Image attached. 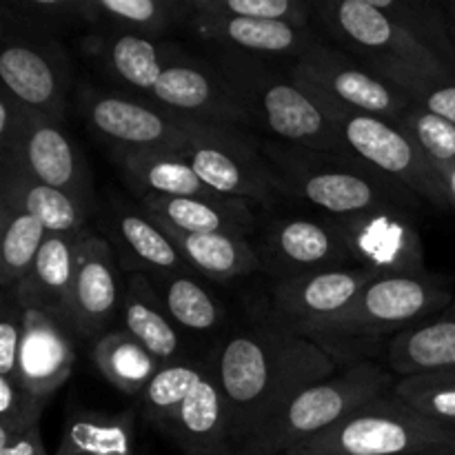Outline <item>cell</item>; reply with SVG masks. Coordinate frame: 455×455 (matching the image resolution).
Instances as JSON below:
<instances>
[{
  "instance_id": "1",
  "label": "cell",
  "mask_w": 455,
  "mask_h": 455,
  "mask_svg": "<svg viewBox=\"0 0 455 455\" xmlns=\"http://www.w3.org/2000/svg\"><path fill=\"white\" fill-rule=\"evenodd\" d=\"M238 453L300 391L338 373V364L296 329L265 320L234 333L213 355Z\"/></svg>"
},
{
  "instance_id": "2",
  "label": "cell",
  "mask_w": 455,
  "mask_h": 455,
  "mask_svg": "<svg viewBox=\"0 0 455 455\" xmlns=\"http://www.w3.org/2000/svg\"><path fill=\"white\" fill-rule=\"evenodd\" d=\"M453 293L447 280L431 271L376 278L329 323L302 331L340 369L369 363L382 342L443 314Z\"/></svg>"
},
{
  "instance_id": "3",
  "label": "cell",
  "mask_w": 455,
  "mask_h": 455,
  "mask_svg": "<svg viewBox=\"0 0 455 455\" xmlns=\"http://www.w3.org/2000/svg\"><path fill=\"white\" fill-rule=\"evenodd\" d=\"M262 151L271 160L287 196L305 200L323 212L324 218L338 220L371 209L400 207L413 212L420 207L416 196L382 178L355 156L283 142H269Z\"/></svg>"
},
{
  "instance_id": "4",
  "label": "cell",
  "mask_w": 455,
  "mask_h": 455,
  "mask_svg": "<svg viewBox=\"0 0 455 455\" xmlns=\"http://www.w3.org/2000/svg\"><path fill=\"white\" fill-rule=\"evenodd\" d=\"M212 65L225 78L234 96L247 111L251 124L267 129L284 145L347 154L340 136L318 102L267 58L218 49Z\"/></svg>"
},
{
  "instance_id": "5",
  "label": "cell",
  "mask_w": 455,
  "mask_h": 455,
  "mask_svg": "<svg viewBox=\"0 0 455 455\" xmlns=\"http://www.w3.org/2000/svg\"><path fill=\"white\" fill-rule=\"evenodd\" d=\"M314 18L333 44L395 87L411 78H455L451 67L378 12L369 0L314 3Z\"/></svg>"
},
{
  "instance_id": "6",
  "label": "cell",
  "mask_w": 455,
  "mask_h": 455,
  "mask_svg": "<svg viewBox=\"0 0 455 455\" xmlns=\"http://www.w3.org/2000/svg\"><path fill=\"white\" fill-rule=\"evenodd\" d=\"M398 378L376 363L340 369L327 380L300 391L269 425L258 431L238 453L284 455L289 449L345 422L380 395L394 391Z\"/></svg>"
},
{
  "instance_id": "7",
  "label": "cell",
  "mask_w": 455,
  "mask_h": 455,
  "mask_svg": "<svg viewBox=\"0 0 455 455\" xmlns=\"http://www.w3.org/2000/svg\"><path fill=\"white\" fill-rule=\"evenodd\" d=\"M455 455V429L413 411L394 391L284 455Z\"/></svg>"
},
{
  "instance_id": "8",
  "label": "cell",
  "mask_w": 455,
  "mask_h": 455,
  "mask_svg": "<svg viewBox=\"0 0 455 455\" xmlns=\"http://www.w3.org/2000/svg\"><path fill=\"white\" fill-rule=\"evenodd\" d=\"M298 84L318 102L320 109L324 111L329 123L333 124V129L340 136L347 154L367 163L373 172L400 185L404 191L416 196L420 203H429L438 209H449L438 172L431 167V163L422 156L416 142L398 124L391 123V120L378 118V116L347 109V107L327 100L315 89L307 87L302 83Z\"/></svg>"
},
{
  "instance_id": "9",
  "label": "cell",
  "mask_w": 455,
  "mask_h": 455,
  "mask_svg": "<svg viewBox=\"0 0 455 455\" xmlns=\"http://www.w3.org/2000/svg\"><path fill=\"white\" fill-rule=\"evenodd\" d=\"M185 156L200 180L225 198L271 207L287 196L267 156L240 127L200 124Z\"/></svg>"
},
{
  "instance_id": "10",
  "label": "cell",
  "mask_w": 455,
  "mask_h": 455,
  "mask_svg": "<svg viewBox=\"0 0 455 455\" xmlns=\"http://www.w3.org/2000/svg\"><path fill=\"white\" fill-rule=\"evenodd\" d=\"M289 74L336 105L395 124L413 105L403 89L373 74L369 67L323 36L291 62Z\"/></svg>"
},
{
  "instance_id": "11",
  "label": "cell",
  "mask_w": 455,
  "mask_h": 455,
  "mask_svg": "<svg viewBox=\"0 0 455 455\" xmlns=\"http://www.w3.org/2000/svg\"><path fill=\"white\" fill-rule=\"evenodd\" d=\"M0 80L9 96L31 114L62 123L74 74L65 47L53 34L16 22L0 49Z\"/></svg>"
},
{
  "instance_id": "12",
  "label": "cell",
  "mask_w": 455,
  "mask_h": 455,
  "mask_svg": "<svg viewBox=\"0 0 455 455\" xmlns=\"http://www.w3.org/2000/svg\"><path fill=\"white\" fill-rule=\"evenodd\" d=\"M87 127L93 136L116 151H187L200 123L173 114L154 100L127 93L83 89L80 92Z\"/></svg>"
},
{
  "instance_id": "13",
  "label": "cell",
  "mask_w": 455,
  "mask_h": 455,
  "mask_svg": "<svg viewBox=\"0 0 455 455\" xmlns=\"http://www.w3.org/2000/svg\"><path fill=\"white\" fill-rule=\"evenodd\" d=\"M12 289L25 307V336L18 354L16 380L49 400L71 378L78 333L67 311L40 298L25 280Z\"/></svg>"
},
{
  "instance_id": "14",
  "label": "cell",
  "mask_w": 455,
  "mask_h": 455,
  "mask_svg": "<svg viewBox=\"0 0 455 455\" xmlns=\"http://www.w3.org/2000/svg\"><path fill=\"white\" fill-rule=\"evenodd\" d=\"M333 222L349 247L351 260L360 269L371 271L378 278L427 271L425 247L409 209H371Z\"/></svg>"
},
{
  "instance_id": "15",
  "label": "cell",
  "mask_w": 455,
  "mask_h": 455,
  "mask_svg": "<svg viewBox=\"0 0 455 455\" xmlns=\"http://www.w3.org/2000/svg\"><path fill=\"white\" fill-rule=\"evenodd\" d=\"M256 249L260 271L275 278V283L355 267L331 218H278L267 227Z\"/></svg>"
},
{
  "instance_id": "16",
  "label": "cell",
  "mask_w": 455,
  "mask_h": 455,
  "mask_svg": "<svg viewBox=\"0 0 455 455\" xmlns=\"http://www.w3.org/2000/svg\"><path fill=\"white\" fill-rule=\"evenodd\" d=\"M149 100L200 124L240 129L251 124L247 111L212 60L196 58L189 52L164 71L149 93Z\"/></svg>"
},
{
  "instance_id": "17",
  "label": "cell",
  "mask_w": 455,
  "mask_h": 455,
  "mask_svg": "<svg viewBox=\"0 0 455 455\" xmlns=\"http://www.w3.org/2000/svg\"><path fill=\"white\" fill-rule=\"evenodd\" d=\"M378 275L360 267L278 280L271 287V318L298 333L340 315Z\"/></svg>"
},
{
  "instance_id": "18",
  "label": "cell",
  "mask_w": 455,
  "mask_h": 455,
  "mask_svg": "<svg viewBox=\"0 0 455 455\" xmlns=\"http://www.w3.org/2000/svg\"><path fill=\"white\" fill-rule=\"evenodd\" d=\"M124 284L120 265L107 238L87 229L80 244L78 267L71 287L69 318L78 338L105 336L109 324L120 315Z\"/></svg>"
},
{
  "instance_id": "19",
  "label": "cell",
  "mask_w": 455,
  "mask_h": 455,
  "mask_svg": "<svg viewBox=\"0 0 455 455\" xmlns=\"http://www.w3.org/2000/svg\"><path fill=\"white\" fill-rule=\"evenodd\" d=\"M83 53L111 80L149 98L164 71L187 52L163 38L93 27L84 36Z\"/></svg>"
},
{
  "instance_id": "20",
  "label": "cell",
  "mask_w": 455,
  "mask_h": 455,
  "mask_svg": "<svg viewBox=\"0 0 455 455\" xmlns=\"http://www.w3.org/2000/svg\"><path fill=\"white\" fill-rule=\"evenodd\" d=\"M102 225L120 269L127 274L167 275L191 271L176 243L140 204L133 207L114 198L102 213Z\"/></svg>"
},
{
  "instance_id": "21",
  "label": "cell",
  "mask_w": 455,
  "mask_h": 455,
  "mask_svg": "<svg viewBox=\"0 0 455 455\" xmlns=\"http://www.w3.org/2000/svg\"><path fill=\"white\" fill-rule=\"evenodd\" d=\"M18 158L36 180L74 196L93 212L96 196L83 151L67 136L62 123L31 114L29 129Z\"/></svg>"
},
{
  "instance_id": "22",
  "label": "cell",
  "mask_w": 455,
  "mask_h": 455,
  "mask_svg": "<svg viewBox=\"0 0 455 455\" xmlns=\"http://www.w3.org/2000/svg\"><path fill=\"white\" fill-rule=\"evenodd\" d=\"M187 27L204 43H212L216 49L258 58L280 56L291 58V60H296L320 36L314 29H298V27L284 25V22L200 12L194 4H191V16L187 20Z\"/></svg>"
},
{
  "instance_id": "23",
  "label": "cell",
  "mask_w": 455,
  "mask_h": 455,
  "mask_svg": "<svg viewBox=\"0 0 455 455\" xmlns=\"http://www.w3.org/2000/svg\"><path fill=\"white\" fill-rule=\"evenodd\" d=\"M164 434L185 455H234L229 409L218 380L216 364H209L198 385L191 389L176 416L164 427Z\"/></svg>"
},
{
  "instance_id": "24",
  "label": "cell",
  "mask_w": 455,
  "mask_h": 455,
  "mask_svg": "<svg viewBox=\"0 0 455 455\" xmlns=\"http://www.w3.org/2000/svg\"><path fill=\"white\" fill-rule=\"evenodd\" d=\"M0 203L13 204L34 216L47 234H83L93 213L74 196L36 180L20 158L0 160Z\"/></svg>"
},
{
  "instance_id": "25",
  "label": "cell",
  "mask_w": 455,
  "mask_h": 455,
  "mask_svg": "<svg viewBox=\"0 0 455 455\" xmlns=\"http://www.w3.org/2000/svg\"><path fill=\"white\" fill-rule=\"evenodd\" d=\"M111 158L136 198H225L200 180L185 151H116Z\"/></svg>"
},
{
  "instance_id": "26",
  "label": "cell",
  "mask_w": 455,
  "mask_h": 455,
  "mask_svg": "<svg viewBox=\"0 0 455 455\" xmlns=\"http://www.w3.org/2000/svg\"><path fill=\"white\" fill-rule=\"evenodd\" d=\"M118 318L123 323V331L149 349L151 355L160 360V364L189 358L185 355L180 327L167 314L163 298L149 275L127 274Z\"/></svg>"
},
{
  "instance_id": "27",
  "label": "cell",
  "mask_w": 455,
  "mask_h": 455,
  "mask_svg": "<svg viewBox=\"0 0 455 455\" xmlns=\"http://www.w3.org/2000/svg\"><path fill=\"white\" fill-rule=\"evenodd\" d=\"M138 204L154 220L187 234H229L249 238L256 229L251 203L231 198H156L145 196Z\"/></svg>"
},
{
  "instance_id": "28",
  "label": "cell",
  "mask_w": 455,
  "mask_h": 455,
  "mask_svg": "<svg viewBox=\"0 0 455 455\" xmlns=\"http://www.w3.org/2000/svg\"><path fill=\"white\" fill-rule=\"evenodd\" d=\"M385 355L395 378L455 371V305L391 338Z\"/></svg>"
},
{
  "instance_id": "29",
  "label": "cell",
  "mask_w": 455,
  "mask_h": 455,
  "mask_svg": "<svg viewBox=\"0 0 455 455\" xmlns=\"http://www.w3.org/2000/svg\"><path fill=\"white\" fill-rule=\"evenodd\" d=\"M158 222V220H156ZM194 274L213 283L240 278L260 271V256L249 238L229 234H187L158 222Z\"/></svg>"
},
{
  "instance_id": "30",
  "label": "cell",
  "mask_w": 455,
  "mask_h": 455,
  "mask_svg": "<svg viewBox=\"0 0 455 455\" xmlns=\"http://www.w3.org/2000/svg\"><path fill=\"white\" fill-rule=\"evenodd\" d=\"M189 16L191 0H80V22L151 38L187 25Z\"/></svg>"
},
{
  "instance_id": "31",
  "label": "cell",
  "mask_w": 455,
  "mask_h": 455,
  "mask_svg": "<svg viewBox=\"0 0 455 455\" xmlns=\"http://www.w3.org/2000/svg\"><path fill=\"white\" fill-rule=\"evenodd\" d=\"M56 455H136V411L102 413L69 404Z\"/></svg>"
},
{
  "instance_id": "32",
  "label": "cell",
  "mask_w": 455,
  "mask_h": 455,
  "mask_svg": "<svg viewBox=\"0 0 455 455\" xmlns=\"http://www.w3.org/2000/svg\"><path fill=\"white\" fill-rule=\"evenodd\" d=\"M92 358L98 371L124 395H140L163 367L149 349L123 329L98 338L93 342Z\"/></svg>"
},
{
  "instance_id": "33",
  "label": "cell",
  "mask_w": 455,
  "mask_h": 455,
  "mask_svg": "<svg viewBox=\"0 0 455 455\" xmlns=\"http://www.w3.org/2000/svg\"><path fill=\"white\" fill-rule=\"evenodd\" d=\"M378 12L455 71V27L431 0H369Z\"/></svg>"
},
{
  "instance_id": "34",
  "label": "cell",
  "mask_w": 455,
  "mask_h": 455,
  "mask_svg": "<svg viewBox=\"0 0 455 455\" xmlns=\"http://www.w3.org/2000/svg\"><path fill=\"white\" fill-rule=\"evenodd\" d=\"M194 271L149 275L173 323L191 333L216 331L225 323L222 305L194 278Z\"/></svg>"
},
{
  "instance_id": "35",
  "label": "cell",
  "mask_w": 455,
  "mask_h": 455,
  "mask_svg": "<svg viewBox=\"0 0 455 455\" xmlns=\"http://www.w3.org/2000/svg\"><path fill=\"white\" fill-rule=\"evenodd\" d=\"M84 234L87 231L78 235L47 234L38 258H36L34 269L25 278V283L40 298L52 302L58 309L67 311V315H69L71 287H74V275Z\"/></svg>"
},
{
  "instance_id": "36",
  "label": "cell",
  "mask_w": 455,
  "mask_h": 455,
  "mask_svg": "<svg viewBox=\"0 0 455 455\" xmlns=\"http://www.w3.org/2000/svg\"><path fill=\"white\" fill-rule=\"evenodd\" d=\"M0 284L12 289L31 274L47 229L22 209L0 203Z\"/></svg>"
},
{
  "instance_id": "37",
  "label": "cell",
  "mask_w": 455,
  "mask_h": 455,
  "mask_svg": "<svg viewBox=\"0 0 455 455\" xmlns=\"http://www.w3.org/2000/svg\"><path fill=\"white\" fill-rule=\"evenodd\" d=\"M209 364H212V358H182L176 360V363L163 364L160 371L154 376V380H151L149 385H147V389L138 395L142 416H145L151 425L164 431V427H167L169 420L176 416V411L182 407V403H185L187 395L191 394V389H194V387L198 385L200 378L204 376Z\"/></svg>"
},
{
  "instance_id": "38",
  "label": "cell",
  "mask_w": 455,
  "mask_h": 455,
  "mask_svg": "<svg viewBox=\"0 0 455 455\" xmlns=\"http://www.w3.org/2000/svg\"><path fill=\"white\" fill-rule=\"evenodd\" d=\"M394 394L427 420L455 429V371L398 378Z\"/></svg>"
},
{
  "instance_id": "39",
  "label": "cell",
  "mask_w": 455,
  "mask_h": 455,
  "mask_svg": "<svg viewBox=\"0 0 455 455\" xmlns=\"http://www.w3.org/2000/svg\"><path fill=\"white\" fill-rule=\"evenodd\" d=\"M191 4L200 12L284 22L298 29H311L315 22L314 3L305 0H191Z\"/></svg>"
},
{
  "instance_id": "40",
  "label": "cell",
  "mask_w": 455,
  "mask_h": 455,
  "mask_svg": "<svg viewBox=\"0 0 455 455\" xmlns=\"http://www.w3.org/2000/svg\"><path fill=\"white\" fill-rule=\"evenodd\" d=\"M398 127L416 142L435 172L455 164V124L422 107L411 105Z\"/></svg>"
},
{
  "instance_id": "41",
  "label": "cell",
  "mask_w": 455,
  "mask_h": 455,
  "mask_svg": "<svg viewBox=\"0 0 455 455\" xmlns=\"http://www.w3.org/2000/svg\"><path fill=\"white\" fill-rule=\"evenodd\" d=\"M49 400L27 389L16 378L0 376V434L18 435L40 427Z\"/></svg>"
},
{
  "instance_id": "42",
  "label": "cell",
  "mask_w": 455,
  "mask_h": 455,
  "mask_svg": "<svg viewBox=\"0 0 455 455\" xmlns=\"http://www.w3.org/2000/svg\"><path fill=\"white\" fill-rule=\"evenodd\" d=\"M0 311V376L16 378L18 354L25 336V307L13 289H3Z\"/></svg>"
},
{
  "instance_id": "43",
  "label": "cell",
  "mask_w": 455,
  "mask_h": 455,
  "mask_svg": "<svg viewBox=\"0 0 455 455\" xmlns=\"http://www.w3.org/2000/svg\"><path fill=\"white\" fill-rule=\"evenodd\" d=\"M400 89L413 105L455 124V78H411Z\"/></svg>"
},
{
  "instance_id": "44",
  "label": "cell",
  "mask_w": 455,
  "mask_h": 455,
  "mask_svg": "<svg viewBox=\"0 0 455 455\" xmlns=\"http://www.w3.org/2000/svg\"><path fill=\"white\" fill-rule=\"evenodd\" d=\"M18 20L53 34L58 27L80 20V0H27L18 4Z\"/></svg>"
},
{
  "instance_id": "45",
  "label": "cell",
  "mask_w": 455,
  "mask_h": 455,
  "mask_svg": "<svg viewBox=\"0 0 455 455\" xmlns=\"http://www.w3.org/2000/svg\"><path fill=\"white\" fill-rule=\"evenodd\" d=\"M31 123V111L25 105L0 92V160L18 158Z\"/></svg>"
},
{
  "instance_id": "46",
  "label": "cell",
  "mask_w": 455,
  "mask_h": 455,
  "mask_svg": "<svg viewBox=\"0 0 455 455\" xmlns=\"http://www.w3.org/2000/svg\"><path fill=\"white\" fill-rule=\"evenodd\" d=\"M0 455H47L40 427L18 435L0 434Z\"/></svg>"
},
{
  "instance_id": "47",
  "label": "cell",
  "mask_w": 455,
  "mask_h": 455,
  "mask_svg": "<svg viewBox=\"0 0 455 455\" xmlns=\"http://www.w3.org/2000/svg\"><path fill=\"white\" fill-rule=\"evenodd\" d=\"M438 178H440V182H443V189H444V196H447L449 209H453L455 212V164L440 169Z\"/></svg>"
},
{
  "instance_id": "48",
  "label": "cell",
  "mask_w": 455,
  "mask_h": 455,
  "mask_svg": "<svg viewBox=\"0 0 455 455\" xmlns=\"http://www.w3.org/2000/svg\"><path fill=\"white\" fill-rule=\"evenodd\" d=\"M449 9H451V22H453V27H455V3H451V7H449Z\"/></svg>"
},
{
  "instance_id": "49",
  "label": "cell",
  "mask_w": 455,
  "mask_h": 455,
  "mask_svg": "<svg viewBox=\"0 0 455 455\" xmlns=\"http://www.w3.org/2000/svg\"><path fill=\"white\" fill-rule=\"evenodd\" d=\"M336 455H363V453H336Z\"/></svg>"
},
{
  "instance_id": "50",
  "label": "cell",
  "mask_w": 455,
  "mask_h": 455,
  "mask_svg": "<svg viewBox=\"0 0 455 455\" xmlns=\"http://www.w3.org/2000/svg\"><path fill=\"white\" fill-rule=\"evenodd\" d=\"M235 455H243V453H235Z\"/></svg>"
},
{
  "instance_id": "51",
  "label": "cell",
  "mask_w": 455,
  "mask_h": 455,
  "mask_svg": "<svg viewBox=\"0 0 455 455\" xmlns=\"http://www.w3.org/2000/svg\"><path fill=\"white\" fill-rule=\"evenodd\" d=\"M234 455H235V453H234Z\"/></svg>"
}]
</instances>
